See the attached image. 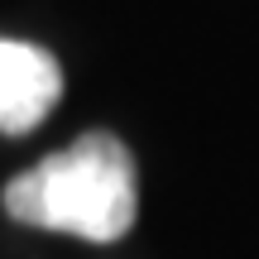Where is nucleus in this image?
I'll return each instance as SVG.
<instances>
[{
	"instance_id": "obj_1",
	"label": "nucleus",
	"mask_w": 259,
	"mask_h": 259,
	"mask_svg": "<svg viewBox=\"0 0 259 259\" xmlns=\"http://www.w3.org/2000/svg\"><path fill=\"white\" fill-rule=\"evenodd\" d=\"M135 158L115 135L92 130L5 187V211L24 226L111 245L135 226Z\"/></svg>"
},
{
	"instance_id": "obj_2",
	"label": "nucleus",
	"mask_w": 259,
	"mask_h": 259,
	"mask_svg": "<svg viewBox=\"0 0 259 259\" xmlns=\"http://www.w3.org/2000/svg\"><path fill=\"white\" fill-rule=\"evenodd\" d=\"M63 96V67L48 48L0 38V135H29Z\"/></svg>"
}]
</instances>
